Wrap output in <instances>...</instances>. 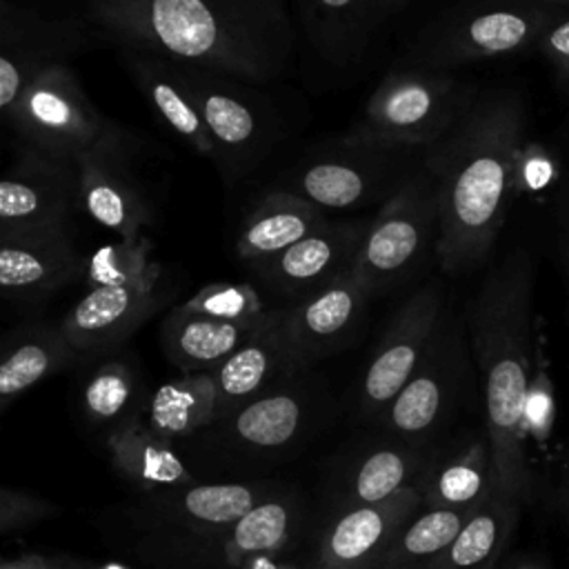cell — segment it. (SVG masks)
<instances>
[{
  "label": "cell",
  "instance_id": "d590c367",
  "mask_svg": "<svg viewBox=\"0 0 569 569\" xmlns=\"http://www.w3.org/2000/svg\"><path fill=\"white\" fill-rule=\"evenodd\" d=\"M138 391V376L124 358H111L98 365L82 389V405L89 418L107 422L120 418Z\"/></svg>",
  "mask_w": 569,
  "mask_h": 569
},
{
  "label": "cell",
  "instance_id": "30bf717a",
  "mask_svg": "<svg viewBox=\"0 0 569 569\" xmlns=\"http://www.w3.org/2000/svg\"><path fill=\"white\" fill-rule=\"evenodd\" d=\"M445 311V291L438 280L411 291L393 311L360 380V407L365 413H385L422 362Z\"/></svg>",
  "mask_w": 569,
  "mask_h": 569
},
{
  "label": "cell",
  "instance_id": "7a4b0ae2",
  "mask_svg": "<svg viewBox=\"0 0 569 569\" xmlns=\"http://www.w3.org/2000/svg\"><path fill=\"white\" fill-rule=\"evenodd\" d=\"M120 44L247 82L282 76L296 33L284 0H87Z\"/></svg>",
  "mask_w": 569,
  "mask_h": 569
},
{
  "label": "cell",
  "instance_id": "9c48e42d",
  "mask_svg": "<svg viewBox=\"0 0 569 569\" xmlns=\"http://www.w3.org/2000/svg\"><path fill=\"white\" fill-rule=\"evenodd\" d=\"M78 207V162L22 147L0 182V233L73 231Z\"/></svg>",
  "mask_w": 569,
  "mask_h": 569
},
{
  "label": "cell",
  "instance_id": "5b68a950",
  "mask_svg": "<svg viewBox=\"0 0 569 569\" xmlns=\"http://www.w3.org/2000/svg\"><path fill=\"white\" fill-rule=\"evenodd\" d=\"M440 209L431 171L422 167L369 220V229L351 267L353 278L373 296L407 284L438 244Z\"/></svg>",
  "mask_w": 569,
  "mask_h": 569
},
{
  "label": "cell",
  "instance_id": "5bb4252c",
  "mask_svg": "<svg viewBox=\"0 0 569 569\" xmlns=\"http://www.w3.org/2000/svg\"><path fill=\"white\" fill-rule=\"evenodd\" d=\"M369 293L351 271L280 309V329L293 371L342 349L358 331Z\"/></svg>",
  "mask_w": 569,
  "mask_h": 569
},
{
  "label": "cell",
  "instance_id": "603a6c76",
  "mask_svg": "<svg viewBox=\"0 0 569 569\" xmlns=\"http://www.w3.org/2000/svg\"><path fill=\"white\" fill-rule=\"evenodd\" d=\"M325 222L327 218L320 207L291 191L276 189L267 193L244 220L236 240V253L253 269L276 258Z\"/></svg>",
  "mask_w": 569,
  "mask_h": 569
},
{
  "label": "cell",
  "instance_id": "4316f807",
  "mask_svg": "<svg viewBox=\"0 0 569 569\" xmlns=\"http://www.w3.org/2000/svg\"><path fill=\"white\" fill-rule=\"evenodd\" d=\"M107 447L113 465L144 489L178 487L191 480L182 460L169 447V440L153 433L136 416L122 420L111 431Z\"/></svg>",
  "mask_w": 569,
  "mask_h": 569
},
{
  "label": "cell",
  "instance_id": "d6a6232c",
  "mask_svg": "<svg viewBox=\"0 0 569 569\" xmlns=\"http://www.w3.org/2000/svg\"><path fill=\"white\" fill-rule=\"evenodd\" d=\"M291 527V509L282 500H260L247 516H242L227 538V558L242 565L249 558L278 551Z\"/></svg>",
  "mask_w": 569,
  "mask_h": 569
},
{
  "label": "cell",
  "instance_id": "3957f363",
  "mask_svg": "<svg viewBox=\"0 0 569 569\" xmlns=\"http://www.w3.org/2000/svg\"><path fill=\"white\" fill-rule=\"evenodd\" d=\"M469 349L482 382L485 436L498 491L525 502L531 491L527 462V402L536 373L533 262L525 249L509 253L482 280L467 307Z\"/></svg>",
  "mask_w": 569,
  "mask_h": 569
},
{
  "label": "cell",
  "instance_id": "8fae6325",
  "mask_svg": "<svg viewBox=\"0 0 569 569\" xmlns=\"http://www.w3.org/2000/svg\"><path fill=\"white\" fill-rule=\"evenodd\" d=\"M80 22L51 18L11 0L0 2V111L7 113L36 76L67 64L87 47Z\"/></svg>",
  "mask_w": 569,
  "mask_h": 569
},
{
  "label": "cell",
  "instance_id": "74e56055",
  "mask_svg": "<svg viewBox=\"0 0 569 569\" xmlns=\"http://www.w3.org/2000/svg\"><path fill=\"white\" fill-rule=\"evenodd\" d=\"M56 513V507L38 496L2 487L0 491V531L11 533L16 529H22L31 522L51 518Z\"/></svg>",
  "mask_w": 569,
  "mask_h": 569
},
{
  "label": "cell",
  "instance_id": "d6986e66",
  "mask_svg": "<svg viewBox=\"0 0 569 569\" xmlns=\"http://www.w3.org/2000/svg\"><path fill=\"white\" fill-rule=\"evenodd\" d=\"M422 493L407 487L376 505L349 507L325 531L316 569H373L413 516Z\"/></svg>",
  "mask_w": 569,
  "mask_h": 569
},
{
  "label": "cell",
  "instance_id": "ffe728a7",
  "mask_svg": "<svg viewBox=\"0 0 569 569\" xmlns=\"http://www.w3.org/2000/svg\"><path fill=\"white\" fill-rule=\"evenodd\" d=\"M129 51V71L153 113L198 156L216 162V144L202 122L178 62L149 51Z\"/></svg>",
  "mask_w": 569,
  "mask_h": 569
},
{
  "label": "cell",
  "instance_id": "ab89813d",
  "mask_svg": "<svg viewBox=\"0 0 569 569\" xmlns=\"http://www.w3.org/2000/svg\"><path fill=\"white\" fill-rule=\"evenodd\" d=\"M0 569H71L67 562L40 553H24L13 560H4Z\"/></svg>",
  "mask_w": 569,
  "mask_h": 569
},
{
  "label": "cell",
  "instance_id": "cb8c5ba5",
  "mask_svg": "<svg viewBox=\"0 0 569 569\" xmlns=\"http://www.w3.org/2000/svg\"><path fill=\"white\" fill-rule=\"evenodd\" d=\"M80 353L69 345L60 325H29L7 342L0 360V407L22 396L47 376L73 365Z\"/></svg>",
  "mask_w": 569,
  "mask_h": 569
},
{
  "label": "cell",
  "instance_id": "7bdbcfd3",
  "mask_svg": "<svg viewBox=\"0 0 569 569\" xmlns=\"http://www.w3.org/2000/svg\"><path fill=\"white\" fill-rule=\"evenodd\" d=\"M538 2H545V4H551V7H565V9H569V0H538Z\"/></svg>",
  "mask_w": 569,
  "mask_h": 569
},
{
  "label": "cell",
  "instance_id": "4dcf8cb0",
  "mask_svg": "<svg viewBox=\"0 0 569 569\" xmlns=\"http://www.w3.org/2000/svg\"><path fill=\"white\" fill-rule=\"evenodd\" d=\"M469 513L427 509L400 529L378 569H427L453 542Z\"/></svg>",
  "mask_w": 569,
  "mask_h": 569
},
{
  "label": "cell",
  "instance_id": "f546056e",
  "mask_svg": "<svg viewBox=\"0 0 569 569\" xmlns=\"http://www.w3.org/2000/svg\"><path fill=\"white\" fill-rule=\"evenodd\" d=\"M305 29L329 60L356 53L371 22V0H300Z\"/></svg>",
  "mask_w": 569,
  "mask_h": 569
},
{
  "label": "cell",
  "instance_id": "e575fe53",
  "mask_svg": "<svg viewBox=\"0 0 569 569\" xmlns=\"http://www.w3.org/2000/svg\"><path fill=\"white\" fill-rule=\"evenodd\" d=\"M151 240L138 236L131 240H118L96 249L87 258V284L91 287H120L144 278L156 262L151 260Z\"/></svg>",
  "mask_w": 569,
  "mask_h": 569
},
{
  "label": "cell",
  "instance_id": "ba28073f",
  "mask_svg": "<svg viewBox=\"0 0 569 569\" xmlns=\"http://www.w3.org/2000/svg\"><path fill=\"white\" fill-rule=\"evenodd\" d=\"M2 116L24 147L73 162L113 129L69 64H56L36 76Z\"/></svg>",
  "mask_w": 569,
  "mask_h": 569
},
{
  "label": "cell",
  "instance_id": "484cf974",
  "mask_svg": "<svg viewBox=\"0 0 569 569\" xmlns=\"http://www.w3.org/2000/svg\"><path fill=\"white\" fill-rule=\"evenodd\" d=\"M429 509L473 511L498 491V476L487 436L445 458L418 487Z\"/></svg>",
  "mask_w": 569,
  "mask_h": 569
},
{
  "label": "cell",
  "instance_id": "9a60e30c",
  "mask_svg": "<svg viewBox=\"0 0 569 569\" xmlns=\"http://www.w3.org/2000/svg\"><path fill=\"white\" fill-rule=\"evenodd\" d=\"M162 264L120 287H91L60 320V331L80 353H100L122 345L162 305Z\"/></svg>",
  "mask_w": 569,
  "mask_h": 569
},
{
  "label": "cell",
  "instance_id": "d4e9b609",
  "mask_svg": "<svg viewBox=\"0 0 569 569\" xmlns=\"http://www.w3.org/2000/svg\"><path fill=\"white\" fill-rule=\"evenodd\" d=\"M522 502L502 493L476 507L453 542L427 569H498L513 536Z\"/></svg>",
  "mask_w": 569,
  "mask_h": 569
},
{
  "label": "cell",
  "instance_id": "8992f818",
  "mask_svg": "<svg viewBox=\"0 0 569 569\" xmlns=\"http://www.w3.org/2000/svg\"><path fill=\"white\" fill-rule=\"evenodd\" d=\"M562 11L538 0H469L420 33L416 60L440 69L516 53L536 47Z\"/></svg>",
  "mask_w": 569,
  "mask_h": 569
},
{
  "label": "cell",
  "instance_id": "e0dca14e",
  "mask_svg": "<svg viewBox=\"0 0 569 569\" xmlns=\"http://www.w3.org/2000/svg\"><path fill=\"white\" fill-rule=\"evenodd\" d=\"M369 220H327L322 227L253 267L258 278L287 298H305L351 271Z\"/></svg>",
  "mask_w": 569,
  "mask_h": 569
},
{
  "label": "cell",
  "instance_id": "1f68e13d",
  "mask_svg": "<svg viewBox=\"0 0 569 569\" xmlns=\"http://www.w3.org/2000/svg\"><path fill=\"white\" fill-rule=\"evenodd\" d=\"M418 458L407 449L382 447L362 458L349 482V507L376 505L409 487Z\"/></svg>",
  "mask_w": 569,
  "mask_h": 569
},
{
  "label": "cell",
  "instance_id": "b9f144b4",
  "mask_svg": "<svg viewBox=\"0 0 569 569\" xmlns=\"http://www.w3.org/2000/svg\"><path fill=\"white\" fill-rule=\"evenodd\" d=\"M560 505H562V516H565V525H567V531H569V442H567V451H565V469H562Z\"/></svg>",
  "mask_w": 569,
  "mask_h": 569
},
{
  "label": "cell",
  "instance_id": "6da1fadb",
  "mask_svg": "<svg viewBox=\"0 0 569 569\" xmlns=\"http://www.w3.org/2000/svg\"><path fill=\"white\" fill-rule=\"evenodd\" d=\"M525 104L513 91L473 98L460 122L425 160L438 189L436 258L447 276L480 267L518 196Z\"/></svg>",
  "mask_w": 569,
  "mask_h": 569
},
{
  "label": "cell",
  "instance_id": "52a82bcc",
  "mask_svg": "<svg viewBox=\"0 0 569 569\" xmlns=\"http://www.w3.org/2000/svg\"><path fill=\"white\" fill-rule=\"evenodd\" d=\"M411 151L342 138L336 149L296 164L280 189L320 209H360L387 202L420 171Z\"/></svg>",
  "mask_w": 569,
  "mask_h": 569
},
{
  "label": "cell",
  "instance_id": "f35d334b",
  "mask_svg": "<svg viewBox=\"0 0 569 569\" xmlns=\"http://www.w3.org/2000/svg\"><path fill=\"white\" fill-rule=\"evenodd\" d=\"M538 51L551 64L556 76L569 84V9H565L540 36Z\"/></svg>",
  "mask_w": 569,
  "mask_h": 569
},
{
  "label": "cell",
  "instance_id": "7c38bea8",
  "mask_svg": "<svg viewBox=\"0 0 569 569\" xmlns=\"http://www.w3.org/2000/svg\"><path fill=\"white\" fill-rule=\"evenodd\" d=\"M465 327L445 311L422 362L380 416L398 436L422 438L449 413L467 369Z\"/></svg>",
  "mask_w": 569,
  "mask_h": 569
},
{
  "label": "cell",
  "instance_id": "ee69618b",
  "mask_svg": "<svg viewBox=\"0 0 569 569\" xmlns=\"http://www.w3.org/2000/svg\"><path fill=\"white\" fill-rule=\"evenodd\" d=\"M567 251H569V220H567Z\"/></svg>",
  "mask_w": 569,
  "mask_h": 569
},
{
  "label": "cell",
  "instance_id": "8d00e7d4",
  "mask_svg": "<svg viewBox=\"0 0 569 569\" xmlns=\"http://www.w3.org/2000/svg\"><path fill=\"white\" fill-rule=\"evenodd\" d=\"M184 307L207 316L238 322H260L269 316V309L262 307V300L251 284L233 282L207 284L196 296H191L184 302Z\"/></svg>",
  "mask_w": 569,
  "mask_h": 569
},
{
  "label": "cell",
  "instance_id": "2e32d148",
  "mask_svg": "<svg viewBox=\"0 0 569 569\" xmlns=\"http://www.w3.org/2000/svg\"><path fill=\"white\" fill-rule=\"evenodd\" d=\"M82 209L122 240L142 236L151 222V207L136 180L129 162L124 133L107 131L91 149L78 158Z\"/></svg>",
  "mask_w": 569,
  "mask_h": 569
},
{
  "label": "cell",
  "instance_id": "4fadbf2b",
  "mask_svg": "<svg viewBox=\"0 0 569 569\" xmlns=\"http://www.w3.org/2000/svg\"><path fill=\"white\" fill-rule=\"evenodd\" d=\"M178 67L216 144V164L222 173L240 171L269 144L271 133L260 107L231 76L187 62Z\"/></svg>",
  "mask_w": 569,
  "mask_h": 569
},
{
  "label": "cell",
  "instance_id": "ac0fdd59",
  "mask_svg": "<svg viewBox=\"0 0 569 569\" xmlns=\"http://www.w3.org/2000/svg\"><path fill=\"white\" fill-rule=\"evenodd\" d=\"M84 271L73 231L0 233V289L11 300L40 302Z\"/></svg>",
  "mask_w": 569,
  "mask_h": 569
},
{
  "label": "cell",
  "instance_id": "7402d4cb",
  "mask_svg": "<svg viewBox=\"0 0 569 569\" xmlns=\"http://www.w3.org/2000/svg\"><path fill=\"white\" fill-rule=\"evenodd\" d=\"M264 320H222L180 305L167 313L160 327L162 351L169 362L184 373L211 371L242 347L264 325Z\"/></svg>",
  "mask_w": 569,
  "mask_h": 569
},
{
  "label": "cell",
  "instance_id": "f1b7e54d",
  "mask_svg": "<svg viewBox=\"0 0 569 569\" xmlns=\"http://www.w3.org/2000/svg\"><path fill=\"white\" fill-rule=\"evenodd\" d=\"M307 400L298 387L267 389L236 409L229 422L231 433L251 449H278L289 445L302 429Z\"/></svg>",
  "mask_w": 569,
  "mask_h": 569
},
{
  "label": "cell",
  "instance_id": "83f0119b",
  "mask_svg": "<svg viewBox=\"0 0 569 569\" xmlns=\"http://www.w3.org/2000/svg\"><path fill=\"white\" fill-rule=\"evenodd\" d=\"M147 418L149 429L169 442L207 427L218 418V389L211 371L184 373L156 389Z\"/></svg>",
  "mask_w": 569,
  "mask_h": 569
},
{
  "label": "cell",
  "instance_id": "836d02e7",
  "mask_svg": "<svg viewBox=\"0 0 569 569\" xmlns=\"http://www.w3.org/2000/svg\"><path fill=\"white\" fill-rule=\"evenodd\" d=\"M180 509L187 520L202 527H233L260 500L247 485H189L180 496Z\"/></svg>",
  "mask_w": 569,
  "mask_h": 569
},
{
  "label": "cell",
  "instance_id": "60d3db41",
  "mask_svg": "<svg viewBox=\"0 0 569 569\" xmlns=\"http://www.w3.org/2000/svg\"><path fill=\"white\" fill-rule=\"evenodd\" d=\"M498 569H551L549 565H545L540 558L536 556H525V553H518V556H511L505 565H500Z\"/></svg>",
  "mask_w": 569,
  "mask_h": 569
},
{
  "label": "cell",
  "instance_id": "44dd1931",
  "mask_svg": "<svg viewBox=\"0 0 569 569\" xmlns=\"http://www.w3.org/2000/svg\"><path fill=\"white\" fill-rule=\"evenodd\" d=\"M280 373L296 371L284 347L280 309H276L242 347L211 369L218 389V418L231 416L236 409L264 393Z\"/></svg>",
  "mask_w": 569,
  "mask_h": 569
},
{
  "label": "cell",
  "instance_id": "277c9868",
  "mask_svg": "<svg viewBox=\"0 0 569 569\" xmlns=\"http://www.w3.org/2000/svg\"><path fill=\"white\" fill-rule=\"evenodd\" d=\"M471 102V93L458 78L442 69L389 73L345 138L405 149L436 147L451 133Z\"/></svg>",
  "mask_w": 569,
  "mask_h": 569
},
{
  "label": "cell",
  "instance_id": "f6af8a7d",
  "mask_svg": "<svg viewBox=\"0 0 569 569\" xmlns=\"http://www.w3.org/2000/svg\"><path fill=\"white\" fill-rule=\"evenodd\" d=\"M380 2H387V4H396V2H402V0H380Z\"/></svg>",
  "mask_w": 569,
  "mask_h": 569
}]
</instances>
